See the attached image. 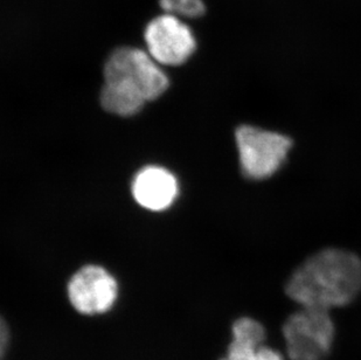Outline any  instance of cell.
Here are the masks:
<instances>
[{
    "label": "cell",
    "instance_id": "7",
    "mask_svg": "<svg viewBox=\"0 0 361 360\" xmlns=\"http://www.w3.org/2000/svg\"><path fill=\"white\" fill-rule=\"evenodd\" d=\"M177 178L159 167H147L136 174L133 181V196L142 208L150 211H164L178 197Z\"/></svg>",
    "mask_w": 361,
    "mask_h": 360
},
{
    "label": "cell",
    "instance_id": "4",
    "mask_svg": "<svg viewBox=\"0 0 361 360\" xmlns=\"http://www.w3.org/2000/svg\"><path fill=\"white\" fill-rule=\"evenodd\" d=\"M286 351L291 360H322L334 340V324L326 310L302 308L283 325Z\"/></svg>",
    "mask_w": 361,
    "mask_h": 360
},
{
    "label": "cell",
    "instance_id": "1",
    "mask_svg": "<svg viewBox=\"0 0 361 360\" xmlns=\"http://www.w3.org/2000/svg\"><path fill=\"white\" fill-rule=\"evenodd\" d=\"M360 290V258L339 248L323 249L307 258L286 286V295L302 308L326 311L348 306Z\"/></svg>",
    "mask_w": 361,
    "mask_h": 360
},
{
    "label": "cell",
    "instance_id": "10",
    "mask_svg": "<svg viewBox=\"0 0 361 360\" xmlns=\"http://www.w3.org/2000/svg\"><path fill=\"white\" fill-rule=\"evenodd\" d=\"M10 343V330L3 317L0 316V360H3L6 354Z\"/></svg>",
    "mask_w": 361,
    "mask_h": 360
},
{
    "label": "cell",
    "instance_id": "6",
    "mask_svg": "<svg viewBox=\"0 0 361 360\" xmlns=\"http://www.w3.org/2000/svg\"><path fill=\"white\" fill-rule=\"evenodd\" d=\"M67 292L69 302L78 313L94 316L113 308L118 295V286L106 269L90 265L73 275Z\"/></svg>",
    "mask_w": 361,
    "mask_h": 360
},
{
    "label": "cell",
    "instance_id": "2",
    "mask_svg": "<svg viewBox=\"0 0 361 360\" xmlns=\"http://www.w3.org/2000/svg\"><path fill=\"white\" fill-rule=\"evenodd\" d=\"M101 104L118 116H133L144 104L163 95L169 78L147 52L135 47L117 48L104 65Z\"/></svg>",
    "mask_w": 361,
    "mask_h": 360
},
{
    "label": "cell",
    "instance_id": "3",
    "mask_svg": "<svg viewBox=\"0 0 361 360\" xmlns=\"http://www.w3.org/2000/svg\"><path fill=\"white\" fill-rule=\"evenodd\" d=\"M235 142L242 174L252 180L267 179L276 174L293 146L289 137L252 126H239Z\"/></svg>",
    "mask_w": 361,
    "mask_h": 360
},
{
    "label": "cell",
    "instance_id": "9",
    "mask_svg": "<svg viewBox=\"0 0 361 360\" xmlns=\"http://www.w3.org/2000/svg\"><path fill=\"white\" fill-rule=\"evenodd\" d=\"M159 5L166 13L191 19L201 17L206 12L204 0H159Z\"/></svg>",
    "mask_w": 361,
    "mask_h": 360
},
{
    "label": "cell",
    "instance_id": "5",
    "mask_svg": "<svg viewBox=\"0 0 361 360\" xmlns=\"http://www.w3.org/2000/svg\"><path fill=\"white\" fill-rule=\"evenodd\" d=\"M144 40L151 58L163 66L183 65L197 49L191 28L176 14L166 12L149 21Z\"/></svg>",
    "mask_w": 361,
    "mask_h": 360
},
{
    "label": "cell",
    "instance_id": "8",
    "mask_svg": "<svg viewBox=\"0 0 361 360\" xmlns=\"http://www.w3.org/2000/svg\"><path fill=\"white\" fill-rule=\"evenodd\" d=\"M266 331L257 320L242 317L232 328V342L220 360H284L281 354L267 347Z\"/></svg>",
    "mask_w": 361,
    "mask_h": 360
}]
</instances>
